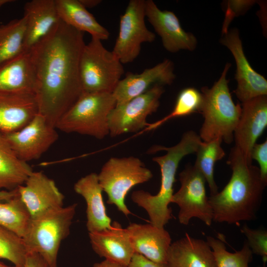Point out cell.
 <instances>
[{
  "label": "cell",
  "instance_id": "30bf717a",
  "mask_svg": "<svg viewBox=\"0 0 267 267\" xmlns=\"http://www.w3.org/2000/svg\"><path fill=\"white\" fill-rule=\"evenodd\" d=\"M145 0H131L121 16L119 34L112 52L122 64L133 62L144 43H152L156 36L145 23Z\"/></svg>",
  "mask_w": 267,
  "mask_h": 267
},
{
  "label": "cell",
  "instance_id": "7402d4cb",
  "mask_svg": "<svg viewBox=\"0 0 267 267\" xmlns=\"http://www.w3.org/2000/svg\"><path fill=\"white\" fill-rule=\"evenodd\" d=\"M74 189L86 201V226L89 233L110 228L112 221L106 212L102 196L103 190L99 183L97 174L91 173L81 178L75 183Z\"/></svg>",
  "mask_w": 267,
  "mask_h": 267
},
{
  "label": "cell",
  "instance_id": "9c48e42d",
  "mask_svg": "<svg viewBox=\"0 0 267 267\" xmlns=\"http://www.w3.org/2000/svg\"><path fill=\"white\" fill-rule=\"evenodd\" d=\"M180 187L174 193L171 203L178 205V220L187 225L196 218L210 226L213 221V211L206 195V180L195 166L187 165L179 174Z\"/></svg>",
  "mask_w": 267,
  "mask_h": 267
},
{
  "label": "cell",
  "instance_id": "d6a6232c",
  "mask_svg": "<svg viewBox=\"0 0 267 267\" xmlns=\"http://www.w3.org/2000/svg\"><path fill=\"white\" fill-rule=\"evenodd\" d=\"M253 254L262 257L264 264L267 261V231L263 229H252L245 223L241 228Z\"/></svg>",
  "mask_w": 267,
  "mask_h": 267
},
{
  "label": "cell",
  "instance_id": "8fae6325",
  "mask_svg": "<svg viewBox=\"0 0 267 267\" xmlns=\"http://www.w3.org/2000/svg\"><path fill=\"white\" fill-rule=\"evenodd\" d=\"M164 92L162 85L156 84L143 93L119 105H116L108 117L109 134L116 137L146 129V118L156 112Z\"/></svg>",
  "mask_w": 267,
  "mask_h": 267
},
{
  "label": "cell",
  "instance_id": "e575fe53",
  "mask_svg": "<svg viewBox=\"0 0 267 267\" xmlns=\"http://www.w3.org/2000/svg\"><path fill=\"white\" fill-rule=\"evenodd\" d=\"M251 159L256 160L259 165V170L263 181L267 184V141L256 143L251 151Z\"/></svg>",
  "mask_w": 267,
  "mask_h": 267
},
{
  "label": "cell",
  "instance_id": "5bb4252c",
  "mask_svg": "<svg viewBox=\"0 0 267 267\" xmlns=\"http://www.w3.org/2000/svg\"><path fill=\"white\" fill-rule=\"evenodd\" d=\"M17 189L31 219L63 207L64 196L54 181L43 172L33 171Z\"/></svg>",
  "mask_w": 267,
  "mask_h": 267
},
{
  "label": "cell",
  "instance_id": "d590c367",
  "mask_svg": "<svg viewBox=\"0 0 267 267\" xmlns=\"http://www.w3.org/2000/svg\"><path fill=\"white\" fill-rule=\"evenodd\" d=\"M128 267H169L167 264L152 261L137 253H134Z\"/></svg>",
  "mask_w": 267,
  "mask_h": 267
},
{
  "label": "cell",
  "instance_id": "603a6c76",
  "mask_svg": "<svg viewBox=\"0 0 267 267\" xmlns=\"http://www.w3.org/2000/svg\"><path fill=\"white\" fill-rule=\"evenodd\" d=\"M167 264L169 267H217L211 248L207 241L185 233L172 243Z\"/></svg>",
  "mask_w": 267,
  "mask_h": 267
},
{
  "label": "cell",
  "instance_id": "8992f818",
  "mask_svg": "<svg viewBox=\"0 0 267 267\" xmlns=\"http://www.w3.org/2000/svg\"><path fill=\"white\" fill-rule=\"evenodd\" d=\"M116 101L112 93L83 92L61 117L55 128L101 139L109 134L108 117Z\"/></svg>",
  "mask_w": 267,
  "mask_h": 267
},
{
  "label": "cell",
  "instance_id": "83f0119b",
  "mask_svg": "<svg viewBox=\"0 0 267 267\" xmlns=\"http://www.w3.org/2000/svg\"><path fill=\"white\" fill-rule=\"evenodd\" d=\"M222 140L217 138L209 142L202 141L198 148L194 166L204 176L208 183L210 195L218 192V187L214 179V167L216 162L225 155L221 146Z\"/></svg>",
  "mask_w": 267,
  "mask_h": 267
},
{
  "label": "cell",
  "instance_id": "ba28073f",
  "mask_svg": "<svg viewBox=\"0 0 267 267\" xmlns=\"http://www.w3.org/2000/svg\"><path fill=\"white\" fill-rule=\"evenodd\" d=\"M103 191L106 193L107 203L116 206L126 216L131 214L125 203L129 191L134 186L149 181L151 171L134 156L111 157L97 174Z\"/></svg>",
  "mask_w": 267,
  "mask_h": 267
},
{
  "label": "cell",
  "instance_id": "484cf974",
  "mask_svg": "<svg viewBox=\"0 0 267 267\" xmlns=\"http://www.w3.org/2000/svg\"><path fill=\"white\" fill-rule=\"evenodd\" d=\"M33 172L28 163L17 157L0 132V190H13L23 185Z\"/></svg>",
  "mask_w": 267,
  "mask_h": 267
},
{
  "label": "cell",
  "instance_id": "44dd1931",
  "mask_svg": "<svg viewBox=\"0 0 267 267\" xmlns=\"http://www.w3.org/2000/svg\"><path fill=\"white\" fill-rule=\"evenodd\" d=\"M24 10L26 51L46 36L60 19L55 0H33L25 3Z\"/></svg>",
  "mask_w": 267,
  "mask_h": 267
},
{
  "label": "cell",
  "instance_id": "74e56055",
  "mask_svg": "<svg viewBox=\"0 0 267 267\" xmlns=\"http://www.w3.org/2000/svg\"><path fill=\"white\" fill-rule=\"evenodd\" d=\"M18 195L17 188L10 190H0V202L8 201Z\"/></svg>",
  "mask_w": 267,
  "mask_h": 267
},
{
  "label": "cell",
  "instance_id": "7c38bea8",
  "mask_svg": "<svg viewBox=\"0 0 267 267\" xmlns=\"http://www.w3.org/2000/svg\"><path fill=\"white\" fill-rule=\"evenodd\" d=\"M3 134L17 157L27 163L40 158L58 138L56 128L39 113L21 129Z\"/></svg>",
  "mask_w": 267,
  "mask_h": 267
},
{
  "label": "cell",
  "instance_id": "3957f363",
  "mask_svg": "<svg viewBox=\"0 0 267 267\" xmlns=\"http://www.w3.org/2000/svg\"><path fill=\"white\" fill-rule=\"evenodd\" d=\"M202 142L199 135L193 131H189L184 133L179 142L173 146L154 145L148 149L147 153L149 154L160 150L167 151L166 154L152 159L160 168L159 191L153 195L143 190H135L132 193L131 199L146 211L152 224L163 228L172 219V210L169 205L174 194V185L179 163L186 155L196 153Z\"/></svg>",
  "mask_w": 267,
  "mask_h": 267
},
{
  "label": "cell",
  "instance_id": "7a4b0ae2",
  "mask_svg": "<svg viewBox=\"0 0 267 267\" xmlns=\"http://www.w3.org/2000/svg\"><path fill=\"white\" fill-rule=\"evenodd\" d=\"M227 163L232 170L229 181L221 191L208 197L213 221L238 225L253 221L267 184L262 180L259 168L248 163L235 146L231 148Z\"/></svg>",
  "mask_w": 267,
  "mask_h": 267
},
{
  "label": "cell",
  "instance_id": "ab89813d",
  "mask_svg": "<svg viewBox=\"0 0 267 267\" xmlns=\"http://www.w3.org/2000/svg\"><path fill=\"white\" fill-rule=\"evenodd\" d=\"M86 8L94 7L101 2V0H79Z\"/></svg>",
  "mask_w": 267,
  "mask_h": 267
},
{
  "label": "cell",
  "instance_id": "d4e9b609",
  "mask_svg": "<svg viewBox=\"0 0 267 267\" xmlns=\"http://www.w3.org/2000/svg\"><path fill=\"white\" fill-rule=\"evenodd\" d=\"M60 19L67 25L92 38L101 41L109 38L110 33L100 24L79 0H55Z\"/></svg>",
  "mask_w": 267,
  "mask_h": 267
},
{
  "label": "cell",
  "instance_id": "f1b7e54d",
  "mask_svg": "<svg viewBox=\"0 0 267 267\" xmlns=\"http://www.w3.org/2000/svg\"><path fill=\"white\" fill-rule=\"evenodd\" d=\"M31 220V216L19 193L8 201L0 202V226L23 238Z\"/></svg>",
  "mask_w": 267,
  "mask_h": 267
},
{
  "label": "cell",
  "instance_id": "6da1fadb",
  "mask_svg": "<svg viewBox=\"0 0 267 267\" xmlns=\"http://www.w3.org/2000/svg\"><path fill=\"white\" fill-rule=\"evenodd\" d=\"M85 45L83 33L60 20L28 50L35 73L38 113L55 128L83 93L79 61Z\"/></svg>",
  "mask_w": 267,
  "mask_h": 267
},
{
  "label": "cell",
  "instance_id": "836d02e7",
  "mask_svg": "<svg viewBox=\"0 0 267 267\" xmlns=\"http://www.w3.org/2000/svg\"><path fill=\"white\" fill-rule=\"evenodd\" d=\"M255 2L254 0L227 1L225 19L222 29V35L227 32L228 25L233 18L245 13Z\"/></svg>",
  "mask_w": 267,
  "mask_h": 267
},
{
  "label": "cell",
  "instance_id": "9a60e30c",
  "mask_svg": "<svg viewBox=\"0 0 267 267\" xmlns=\"http://www.w3.org/2000/svg\"><path fill=\"white\" fill-rule=\"evenodd\" d=\"M241 109L233 133L235 146L241 152L247 163L252 164V148L267 126V95L242 103Z\"/></svg>",
  "mask_w": 267,
  "mask_h": 267
},
{
  "label": "cell",
  "instance_id": "f546056e",
  "mask_svg": "<svg viewBox=\"0 0 267 267\" xmlns=\"http://www.w3.org/2000/svg\"><path fill=\"white\" fill-rule=\"evenodd\" d=\"M224 237L219 234L217 238L208 236L207 242L211 248L217 267H249L253 253L245 240L241 249L234 253L228 252L224 243Z\"/></svg>",
  "mask_w": 267,
  "mask_h": 267
},
{
  "label": "cell",
  "instance_id": "2e32d148",
  "mask_svg": "<svg viewBox=\"0 0 267 267\" xmlns=\"http://www.w3.org/2000/svg\"><path fill=\"white\" fill-rule=\"evenodd\" d=\"M145 16L161 38L164 47L172 53L180 50H194L197 44L195 36L185 32L172 11L162 10L152 0H145Z\"/></svg>",
  "mask_w": 267,
  "mask_h": 267
},
{
  "label": "cell",
  "instance_id": "d6986e66",
  "mask_svg": "<svg viewBox=\"0 0 267 267\" xmlns=\"http://www.w3.org/2000/svg\"><path fill=\"white\" fill-rule=\"evenodd\" d=\"M134 253L161 264H167V255L172 243L170 233L164 227L151 223H131L126 228Z\"/></svg>",
  "mask_w": 267,
  "mask_h": 267
},
{
  "label": "cell",
  "instance_id": "cb8c5ba5",
  "mask_svg": "<svg viewBox=\"0 0 267 267\" xmlns=\"http://www.w3.org/2000/svg\"><path fill=\"white\" fill-rule=\"evenodd\" d=\"M35 86L29 51H24L0 66V91L34 94Z\"/></svg>",
  "mask_w": 267,
  "mask_h": 267
},
{
  "label": "cell",
  "instance_id": "52a82bcc",
  "mask_svg": "<svg viewBox=\"0 0 267 267\" xmlns=\"http://www.w3.org/2000/svg\"><path fill=\"white\" fill-rule=\"evenodd\" d=\"M124 73L123 64L101 41L92 38L85 44L79 61L83 92L112 93Z\"/></svg>",
  "mask_w": 267,
  "mask_h": 267
},
{
  "label": "cell",
  "instance_id": "ffe728a7",
  "mask_svg": "<svg viewBox=\"0 0 267 267\" xmlns=\"http://www.w3.org/2000/svg\"><path fill=\"white\" fill-rule=\"evenodd\" d=\"M38 113L34 94L0 91V132L18 131Z\"/></svg>",
  "mask_w": 267,
  "mask_h": 267
},
{
  "label": "cell",
  "instance_id": "4fadbf2b",
  "mask_svg": "<svg viewBox=\"0 0 267 267\" xmlns=\"http://www.w3.org/2000/svg\"><path fill=\"white\" fill-rule=\"evenodd\" d=\"M222 35L220 42L231 51L236 63L237 88L233 92L237 98L243 103L257 96L267 95V81L250 64L244 54L238 30L233 28Z\"/></svg>",
  "mask_w": 267,
  "mask_h": 267
},
{
  "label": "cell",
  "instance_id": "60d3db41",
  "mask_svg": "<svg viewBox=\"0 0 267 267\" xmlns=\"http://www.w3.org/2000/svg\"><path fill=\"white\" fill-rule=\"evenodd\" d=\"M13 0H0V7L2 6L4 4L12 1Z\"/></svg>",
  "mask_w": 267,
  "mask_h": 267
},
{
  "label": "cell",
  "instance_id": "5b68a950",
  "mask_svg": "<svg viewBox=\"0 0 267 267\" xmlns=\"http://www.w3.org/2000/svg\"><path fill=\"white\" fill-rule=\"evenodd\" d=\"M77 206L74 203L31 219L23 238L27 252L37 253L49 267H58L59 249L70 234Z\"/></svg>",
  "mask_w": 267,
  "mask_h": 267
},
{
  "label": "cell",
  "instance_id": "1f68e13d",
  "mask_svg": "<svg viewBox=\"0 0 267 267\" xmlns=\"http://www.w3.org/2000/svg\"><path fill=\"white\" fill-rule=\"evenodd\" d=\"M27 253L23 239L0 226V259L11 262L16 267H24Z\"/></svg>",
  "mask_w": 267,
  "mask_h": 267
},
{
  "label": "cell",
  "instance_id": "e0dca14e",
  "mask_svg": "<svg viewBox=\"0 0 267 267\" xmlns=\"http://www.w3.org/2000/svg\"><path fill=\"white\" fill-rule=\"evenodd\" d=\"M174 71L173 62L166 59L140 73L128 72L112 92L116 105L123 104L143 93L154 85L172 84L176 78Z\"/></svg>",
  "mask_w": 267,
  "mask_h": 267
},
{
  "label": "cell",
  "instance_id": "8d00e7d4",
  "mask_svg": "<svg viewBox=\"0 0 267 267\" xmlns=\"http://www.w3.org/2000/svg\"><path fill=\"white\" fill-rule=\"evenodd\" d=\"M24 267H49L44 258L36 252H27Z\"/></svg>",
  "mask_w": 267,
  "mask_h": 267
},
{
  "label": "cell",
  "instance_id": "277c9868",
  "mask_svg": "<svg viewBox=\"0 0 267 267\" xmlns=\"http://www.w3.org/2000/svg\"><path fill=\"white\" fill-rule=\"evenodd\" d=\"M231 66L227 63L219 79L209 88H201L202 102L199 113L204 118L199 136L202 141L221 138L231 143L233 133L241 113V105L235 104L232 99L226 79Z\"/></svg>",
  "mask_w": 267,
  "mask_h": 267
},
{
  "label": "cell",
  "instance_id": "ac0fdd59",
  "mask_svg": "<svg viewBox=\"0 0 267 267\" xmlns=\"http://www.w3.org/2000/svg\"><path fill=\"white\" fill-rule=\"evenodd\" d=\"M89 236L92 250L100 257L128 267L134 252L128 230L119 222Z\"/></svg>",
  "mask_w": 267,
  "mask_h": 267
},
{
  "label": "cell",
  "instance_id": "f35d334b",
  "mask_svg": "<svg viewBox=\"0 0 267 267\" xmlns=\"http://www.w3.org/2000/svg\"><path fill=\"white\" fill-rule=\"evenodd\" d=\"M92 267H126L118 264L117 263L113 262L112 261L104 260L99 263H95Z\"/></svg>",
  "mask_w": 267,
  "mask_h": 267
},
{
  "label": "cell",
  "instance_id": "b9f144b4",
  "mask_svg": "<svg viewBox=\"0 0 267 267\" xmlns=\"http://www.w3.org/2000/svg\"><path fill=\"white\" fill-rule=\"evenodd\" d=\"M0 267H16L15 266H9L4 264L3 263L0 262Z\"/></svg>",
  "mask_w": 267,
  "mask_h": 267
},
{
  "label": "cell",
  "instance_id": "4dcf8cb0",
  "mask_svg": "<svg viewBox=\"0 0 267 267\" xmlns=\"http://www.w3.org/2000/svg\"><path fill=\"white\" fill-rule=\"evenodd\" d=\"M202 102V94L197 89L191 87L184 89L178 94L173 111L162 119L149 124L146 129L148 131L153 130L172 119L199 113Z\"/></svg>",
  "mask_w": 267,
  "mask_h": 267
},
{
  "label": "cell",
  "instance_id": "4316f807",
  "mask_svg": "<svg viewBox=\"0 0 267 267\" xmlns=\"http://www.w3.org/2000/svg\"><path fill=\"white\" fill-rule=\"evenodd\" d=\"M25 30L23 16L0 26V66L25 51Z\"/></svg>",
  "mask_w": 267,
  "mask_h": 267
}]
</instances>
